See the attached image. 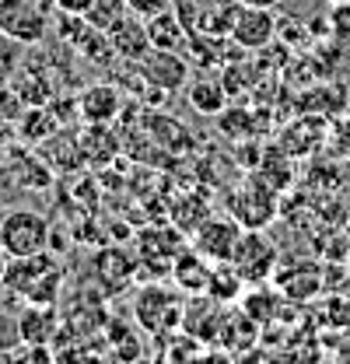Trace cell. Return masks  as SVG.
Returning a JSON list of instances; mask_svg holds the SVG:
<instances>
[{
	"instance_id": "obj_27",
	"label": "cell",
	"mask_w": 350,
	"mask_h": 364,
	"mask_svg": "<svg viewBox=\"0 0 350 364\" xmlns=\"http://www.w3.org/2000/svg\"><path fill=\"white\" fill-rule=\"evenodd\" d=\"M238 4H249V7H273V11H277L284 0H238Z\"/></svg>"
},
{
	"instance_id": "obj_10",
	"label": "cell",
	"mask_w": 350,
	"mask_h": 364,
	"mask_svg": "<svg viewBox=\"0 0 350 364\" xmlns=\"http://www.w3.org/2000/svg\"><path fill=\"white\" fill-rule=\"evenodd\" d=\"M105 36H109L112 53H116V56H123V60H130V63H140V60L147 56V49H151L147 25H144L137 14H130V11H123V14L105 28Z\"/></svg>"
},
{
	"instance_id": "obj_2",
	"label": "cell",
	"mask_w": 350,
	"mask_h": 364,
	"mask_svg": "<svg viewBox=\"0 0 350 364\" xmlns=\"http://www.w3.org/2000/svg\"><path fill=\"white\" fill-rule=\"evenodd\" d=\"M49 242H53V225L46 214L32 207H11L0 214V245L7 249L11 259L46 252Z\"/></svg>"
},
{
	"instance_id": "obj_28",
	"label": "cell",
	"mask_w": 350,
	"mask_h": 364,
	"mask_svg": "<svg viewBox=\"0 0 350 364\" xmlns=\"http://www.w3.org/2000/svg\"><path fill=\"white\" fill-rule=\"evenodd\" d=\"M43 4H53V0H43Z\"/></svg>"
},
{
	"instance_id": "obj_8",
	"label": "cell",
	"mask_w": 350,
	"mask_h": 364,
	"mask_svg": "<svg viewBox=\"0 0 350 364\" xmlns=\"http://www.w3.org/2000/svg\"><path fill=\"white\" fill-rule=\"evenodd\" d=\"M137 74L144 77V85L179 91L189 85V60L186 53H172V49H147V56L137 63Z\"/></svg>"
},
{
	"instance_id": "obj_16",
	"label": "cell",
	"mask_w": 350,
	"mask_h": 364,
	"mask_svg": "<svg viewBox=\"0 0 350 364\" xmlns=\"http://www.w3.org/2000/svg\"><path fill=\"white\" fill-rule=\"evenodd\" d=\"M60 127H63V123L56 119V112H53L49 105H28V112H21V119H18V136H21L25 144L39 147V144L49 140Z\"/></svg>"
},
{
	"instance_id": "obj_6",
	"label": "cell",
	"mask_w": 350,
	"mask_h": 364,
	"mask_svg": "<svg viewBox=\"0 0 350 364\" xmlns=\"http://www.w3.org/2000/svg\"><path fill=\"white\" fill-rule=\"evenodd\" d=\"M231 267H235V273H238L245 284L260 287V284H266V280L277 273V245H273L262 231H242L238 249H235V256H231Z\"/></svg>"
},
{
	"instance_id": "obj_15",
	"label": "cell",
	"mask_w": 350,
	"mask_h": 364,
	"mask_svg": "<svg viewBox=\"0 0 350 364\" xmlns=\"http://www.w3.org/2000/svg\"><path fill=\"white\" fill-rule=\"evenodd\" d=\"M144 25H147L151 49H172V53H182V49H186L189 32L182 28V21L175 18L172 7H169V11H161V14H154V18H147Z\"/></svg>"
},
{
	"instance_id": "obj_17",
	"label": "cell",
	"mask_w": 350,
	"mask_h": 364,
	"mask_svg": "<svg viewBox=\"0 0 350 364\" xmlns=\"http://www.w3.org/2000/svg\"><path fill=\"white\" fill-rule=\"evenodd\" d=\"M147 134H151V140L158 144V147H165V151H186L189 144H193V134L179 123V119H172V116H158V112H151L147 116Z\"/></svg>"
},
{
	"instance_id": "obj_3",
	"label": "cell",
	"mask_w": 350,
	"mask_h": 364,
	"mask_svg": "<svg viewBox=\"0 0 350 364\" xmlns=\"http://www.w3.org/2000/svg\"><path fill=\"white\" fill-rule=\"evenodd\" d=\"M228 214L245 228V231H262V228L280 214V193L253 172L249 179H242L231 189V196H228Z\"/></svg>"
},
{
	"instance_id": "obj_25",
	"label": "cell",
	"mask_w": 350,
	"mask_h": 364,
	"mask_svg": "<svg viewBox=\"0 0 350 364\" xmlns=\"http://www.w3.org/2000/svg\"><path fill=\"white\" fill-rule=\"evenodd\" d=\"M53 4H56V11H63V14H81V18H85L95 0H53Z\"/></svg>"
},
{
	"instance_id": "obj_11",
	"label": "cell",
	"mask_w": 350,
	"mask_h": 364,
	"mask_svg": "<svg viewBox=\"0 0 350 364\" xmlns=\"http://www.w3.org/2000/svg\"><path fill=\"white\" fill-rule=\"evenodd\" d=\"M186 98H189V105H193V112H200V116H221L224 109H228V88H224V81H221V74H207V70H200V77H193L189 85H186Z\"/></svg>"
},
{
	"instance_id": "obj_21",
	"label": "cell",
	"mask_w": 350,
	"mask_h": 364,
	"mask_svg": "<svg viewBox=\"0 0 350 364\" xmlns=\"http://www.w3.org/2000/svg\"><path fill=\"white\" fill-rule=\"evenodd\" d=\"M53 305H32L25 309V316L18 318V329H21V340L25 343H46L49 333H53Z\"/></svg>"
},
{
	"instance_id": "obj_4",
	"label": "cell",
	"mask_w": 350,
	"mask_h": 364,
	"mask_svg": "<svg viewBox=\"0 0 350 364\" xmlns=\"http://www.w3.org/2000/svg\"><path fill=\"white\" fill-rule=\"evenodd\" d=\"M49 7L43 0H0V36L18 46H39L49 36Z\"/></svg>"
},
{
	"instance_id": "obj_5",
	"label": "cell",
	"mask_w": 350,
	"mask_h": 364,
	"mask_svg": "<svg viewBox=\"0 0 350 364\" xmlns=\"http://www.w3.org/2000/svg\"><path fill=\"white\" fill-rule=\"evenodd\" d=\"M242 231H245V228L238 225L231 214H211L203 225L189 235V245H193L203 259H211L214 267H218V263H231Z\"/></svg>"
},
{
	"instance_id": "obj_12",
	"label": "cell",
	"mask_w": 350,
	"mask_h": 364,
	"mask_svg": "<svg viewBox=\"0 0 350 364\" xmlns=\"http://www.w3.org/2000/svg\"><path fill=\"white\" fill-rule=\"evenodd\" d=\"M11 81H14V95L25 105H49L53 102V74L46 63H21Z\"/></svg>"
},
{
	"instance_id": "obj_13",
	"label": "cell",
	"mask_w": 350,
	"mask_h": 364,
	"mask_svg": "<svg viewBox=\"0 0 350 364\" xmlns=\"http://www.w3.org/2000/svg\"><path fill=\"white\" fill-rule=\"evenodd\" d=\"M95 273H98V284L109 287V294L123 291L137 273V256L123 252V249H102L95 256Z\"/></svg>"
},
{
	"instance_id": "obj_14",
	"label": "cell",
	"mask_w": 350,
	"mask_h": 364,
	"mask_svg": "<svg viewBox=\"0 0 350 364\" xmlns=\"http://www.w3.org/2000/svg\"><path fill=\"white\" fill-rule=\"evenodd\" d=\"M211 270H214V263H211V259H203L193 245H189V249H182V252L175 256V263H172V277L179 280V287H182V291H189V294H207Z\"/></svg>"
},
{
	"instance_id": "obj_23",
	"label": "cell",
	"mask_w": 350,
	"mask_h": 364,
	"mask_svg": "<svg viewBox=\"0 0 350 364\" xmlns=\"http://www.w3.org/2000/svg\"><path fill=\"white\" fill-rule=\"evenodd\" d=\"M18 67H21V60H18V43L7 39V36H0V88L14 77Z\"/></svg>"
},
{
	"instance_id": "obj_20",
	"label": "cell",
	"mask_w": 350,
	"mask_h": 364,
	"mask_svg": "<svg viewBox=\"0 0 350 364\" xmlns=\"http://www.w3.org/2000/svg\"><path fill=\"white\" fill-rule=\"evenodd\" d=\"M7 176H14V182L21 189H49V182H53V172H49V165H46L39 154H28L21 165L14 161L7 168Z\"/></svg>"
},
{
	"instance_id": "obj_9",
	"label": "cell",
	"mask_w": 350,
	"mask_h": 364,
	"mask_svg": "<svg viewBox=\"0 0 350 364\" xmlns=\"http://www.w3.org/2000/svg\"><path fill=\"white\" fill-rule=\"evenodd\" d=\"M123 112V91L112 81H98L78 95V119L85 127H109Z\"/></svg>"
},
{
	"instance_id": "obj_7",
	"label": "cell",
	"mask_w": 350,
	"mask_h": 364,
	"mask_svg": "<svg viewBox=\"0 0 350 364\" xmlns=\"http://www.w3.org/2000/svg\"><path fill=\"white\" fill-rule=\"evenodd\" d=\"M277 28H280V21H277L273 7H249V4H242L228 39L238 49H245V53H260V49H266L277 39Z\"/></svg>"
},
{
	"instance_id": "obj_1",
	"label": "cell",
	"mask_w": 350,
	"mask_h": 364,
	"mask_svg": "<svg viewBox=\"0 0 350 364\" xmlns=\"http://www.w3.org/2000/svg\"><path fill=\"white\" fill-rule=\"evenodd\" d=\"M60 280H63V270L53 263V256L49 252H36V256L11 259L4 287L21 294L28 305H53V298L60 291Z\"/></svg>"
},
{
	"instance_id": "obj_19",
	"label": "cell",
	"mask_w": 350,
	"mask_h": 364,
	"mask_svg": "<svg viewBox=\"0 0 350 364\" xmlns=\"http://www.w3.org/2000/svg\"><path fill=\"white\" fill-rule=\"evenodd\" d=\"M221 43L218 36H207V32H189V39H186V56H193L189 63L196 67V70H211V67H218L221 63Z\"/></svg>"
},
{
	"instance_id": "obj_22",
	"label": "cell",
	"mask_w": 350,
	"mask_h": 364,
	"mask_svg": "<svg viewBox=\"0 0 350 364\" xmlns=\"http://www.w3.org/2000/svg\"><path fill=\"white\" fill-rule=\"evenodd\" d=\"M277 284L287 298H312L319 291V270L315 267H302V270H287V273H277Z\"/></svg>"
},
{
	"instance_id": "obj_18",
	"label": "cell",
	"mask_w": 350,
	"mask_h": 364,
	"mask_svg": "<svg viewBox=\"0 0 350 364\" xmlns=\"http://www.w3.org/2000/svg\"><path fill=\"white\" fill-rule=\"evenodd\" d=\"M169 218H172V225L179 228V231L193 235L196 228L211 218V207H207V200H203V196L189 193V196H179V200H175L172 210H169Z\"/></svg>"
},
{
	"instance_id": "obj_29",
	"label": "cell",
	"mask_w": 350,
	"mask_h": 364,
	"mask_svg": "<svg viewBox=\"0 0 350 364\" xmlns=\"http://www.w3.org/2000/svg\"><path fill=\"white\" fill-rule=\"evenodd\" d=\"M0 203H4V196H0Z\"/></svg>"
},
{
	"instance_id": "obj_24",
	"label": "cell",
	"mask_w": 350,
	"mask_h": 364,
	"mask_svg": "<svg viewBox=\"0 0 350 364\" xmlns=\"http://www.w3.org/2000/svg\"><path fill=\"white\" fill-rule=\"evenodd\" d=\"M169 7H172V0H127V11L137 14L140 21H147V18H154V14L169 11Z\"/></svg>"
},
{
	"instance_id": "obj_26",
	"label": "cell",
	"mask_w": 350,
	"mask_h": 364,
	"mask_svg": "<svg viewBox=\"0 0 350 364\" xmlns=\"http://www.w3.org/2000/svg\"><path fill=\"white\" fill-rule=\"evenodd\" d=\"M7 267H11V256H7V249L0 245V287H4V277H7Z\"/></svg>"
}]
</instances>
